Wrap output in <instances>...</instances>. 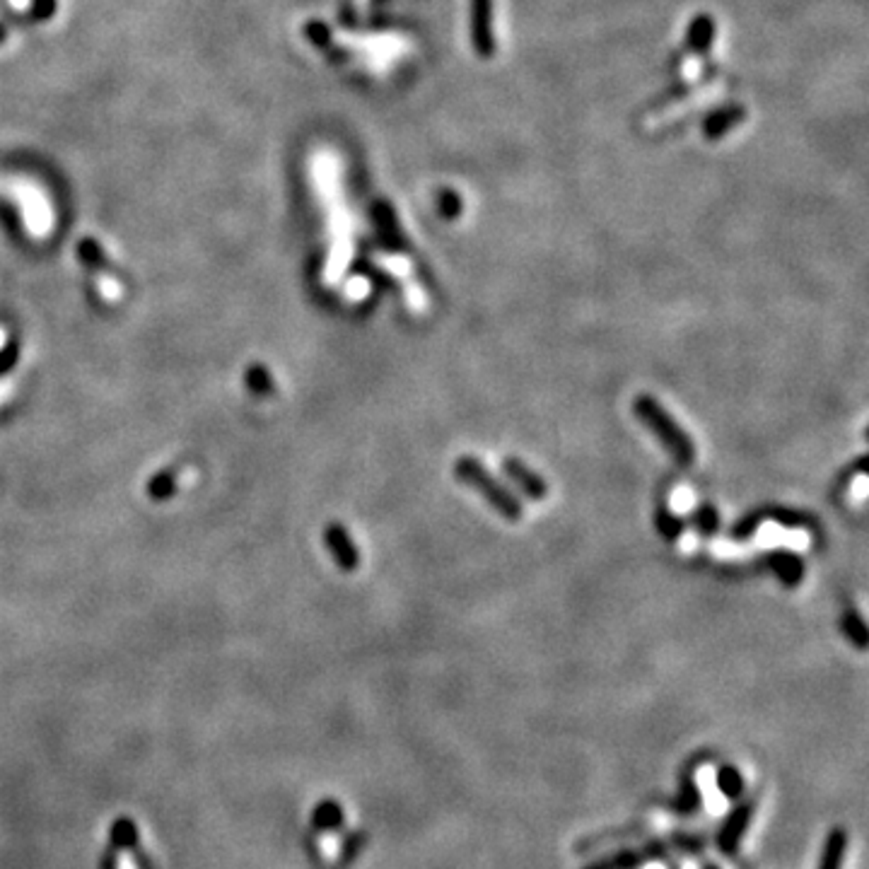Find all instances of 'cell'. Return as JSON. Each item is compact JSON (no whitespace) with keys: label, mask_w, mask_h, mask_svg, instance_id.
Listing matches in <instances>:
<instances>
[{"label":"cell","mask_w":869,"mask_h":869,"mask_svg":"<svg viewBox=\"0 0 869 869\" xmlns=\"http://www.w3.org/2000/svg\"><path fill=\"white\" fill-rule=\"evenodd\" d=\"M633 413L647 430L652 432L654 438L660 439L661 447L667 449V454L674 462H678L681 466H691L696 462L698 452H696L691 435L671 418L669 411L661 406L654 396H650V394L635 396L633 399Z\"/></svg>","instance_id":"1"},{"label":"cell","mask_w":869,"mask_h":869,"mask_svg":"<svg viewBox=\"0 0 869 869\" xmlns=\"http://www.w3.org/2000/svg\"><path fill=\"white\" fill-rule=\"evenodd\" d=\"M454 476L459 478L464 485H469L471 491H476L488 502V508L495 510L501 517H505L510 522L522 519L524 505L519 502V498L510 491L508 485L492 476L476 457H459L457 464H454Z\"/></svg>","instance_id":"2"},{"label":"cell","mask_w":869,"mask_h":869,"mask_svg":"<svg viewBox=\"0 0 869 869\" xmlns=\"http://www.w3.org/2000/svg\"><path fill=\"white\" fill-rule=\"evenodd\" d=\"M471 47L481 58L495 54L492 0H471Z\"/></svg>","instance_id":"3"},{"label":"cell","mask_w":869,"mask_h":869,"mask_svg":"<svg viewBox=\"0 0 869 869\" xmlns=\"http://www.w3.org/2000/svg\"><path fill=\"white\" fill-rule=\"evenodd\" d=\"M502 471H505V476H508L510 481L522 491V495H527L529 501H544V498L548 495L546 478L539 476L534 469H529L522 459L508 457V459L502 462Z\"/></svg>","instance_id":"4"},{"label":"cell","mask_w":869,"mask_h":869,"mask_svg":"<svg viewBox=\"0 0 869 869\" xmlns=\"http://www.w3.org/2000/svg\"><path fill=\"white\" fill-rule=\"evenodd\" d=\"M747 107L741 104H732V107L717 109L715 114H710L705 121H703V133L708 140H720L724 138L727 133L734 131L739 123L747 121Z\"/></svg>","instance_id":"5"},{"label":"cell","mask_w":869,"mask_h":869,"mask_svg":"<svg viewBox=\"0 0 869 869\" xmlns=\"http://www.w3.org/2000/svg\"><path fill=\"white\" fill-rule=\"evenodd\" d=\"M715 20L705 13H700L691 20L688 24V31H686V49L696 56H705L715 41Z\"/></svg>","instance_id":"6"},{"label":"cell","mask_w":869,"mask_h":869,"mask_svg":"<svg viewBox=\"0 0 869 869\" xmlns=\"http://www.w3.org/2000/svg\"><path fill=\"white\" fill-rule=\"evenodd\" d=\"M109 847H114V850H129V853L138 855L140 833L133 819L119 816V819L111 821V829H109Z\"/></svg>","instance_id":"7"},{"label":"cell","mask_w":869,"mask_h":869,"mask_svg":"<svg viewBox=\"0 0 869 869\" xmlns=\"http://www.w3.org/2000/svg\"><path fill=\"white\" fill-rule=\"evenodd\" d=\"M770 570L780 577L785 587H797L804 577V563L800 555L790 551H776L770 555Z\"/></svg>","instance_id":"8"},{"label":"cell","mask_w":869,"mask_h":869,"mask_svg":"<svg viewBox=\"0 0 869 869\" xmlns=\"http://www.w3.org/2000/svg\"><path fill=\"white\" fill-rule=\"evenodd\" d=\"M696 783H698L700 793H703V800H705V807H708L710 814H724L727 809V800H724L720 790H717V776L715 768L710 766H700L698 773H696Z\"/></svg>","instance_id":"9"},{"label":"cell","mask_w":869,"mask_h":869,"mask_svg":"<svg viewBox=\"0 0 869 869\" xmlns=\"http://www.w3.org/2000/svg\"><path fill=\"white\" fill-rule=\"evenodd\" d=\"M329 544L331 548H333L336 558H339L341 568H346V570L358 568V551H355L350 536H348L346 531L341 529V527H333V529L329 531Z\"/></svg>","instance_id":"10"},{"label":"cell","mask_w":869,"mask_h":869,"mask_svg":"<svg viewBox=\"0 0 869 869\" xmlns=\"http://www.w3.org/2000/svg\"><path fill=\"white\" fill-rule=\"evenodd\" d=\"M312 823L319 833H331L339 829L343 823V811L336 802H322L319 807L315 809V816H312Z\"/></svg>","instance_id":"11"},{"label":"cell","mask_w":869,"mask_h":869,"mask_svg":"<svg viewBox=\"0 0 869 869\" xmlns=\"http://www.w3.org/2000/svg\"><path fill=\"white\" fill-rule=\"evenodd\" d=\"M843 633H846L847 640H853L855 645L865 650L867 647V625H865V618L857 608H850L843 616Z\"/></svg>","instance_id":"12"},{"label":"cell","mask_w":869,"mask_h":869,"mask_svg":"<svg viewBox=\"0 0 869 869\" xmlns=\"http://www.w3.org/2000/svg\"><path fill=\"white\" fill-rule=\"evenodd\" d=\"M693 527L700 536H715L720 529V512L713 505L703 502L696 512H693Z\"/></svg>","instance_id":"13"},{"label":"cell","mask_w":869,"mask_h":869,"mask_svg":"<svg viewBox=\"0 0 869 869\" xmlns=\"http://www.w3.org/2000/svg\"><path fill=\"white\" fill-rule=\"evenodd\" d=\"M462 208H464V200H462V196L457 191H452V189H445V191H439V196H438V213L445 220H457V217L462 216Z\"/></svg>","instance_id":"14"},{"label":"cell","mask_w":869,"mask_h":869,"mask_svg":"<svg viewBox=\"0 0 869 869\" xmlns=\"http://www.w3.org/2000/svg\"><path fill=\"white\" fill-rule=\"evenodd\" d=\"M773 517L777 519V524H783V527H790V529H802V527L811 529V524H814V522H809L807 515H800V512H790V510H776V512H773Z\"/></svg>","instance_id":"15"},{"label":"cell","mask_w":869,"mask_h":869,"mask_svg":"<svg viewBox=\"0 0 869 869\" xmlns=\"http://www.w3.org/2000/svg\"><path fill=\"white\" fill-rule=\"evenodd\" d=\"M657 527H660L661 534H664V536H669V539H677L678 534L684 531V522H681L678 517L669 515V512H661V515L657 517Z\"/></svg>","instance_id":"16"},{"label":"cell","mask_w":869,"mask_h":869,"mask_svg":"<svg viewBox=\"0 0 869 869\" xmlns=\"http://www.w3.org/2000/svg\"><path fill=\"white\" fill-rule=\"evenodd\" d=\"M102 869H119V850L109 847L107 853L102 855Z\"/></svg>","instance_id":"17"},{"label":"cell","mask_w":869,"mask_h":869,"mask_svg":"<svg viewBox=\"0 0 869 869\" xmlns=\"http://www.w3.org/2000/svg\"><path fill=\"white\" fill-rule=\"evenodd\" d=\"M645 869H664V865H657V862H650Z\"/></svg>","instance_id":"18"},{"label":"cell","mask_w":869,"mask_h":869,"mask_svg":"<svg viewBox=\"0 0 869 869\" xmlns=\"http://www.w3.org/2000/svg\"><path fill=\"white\" fill-rule=\"evenodd\" d=\"M684 869H698V867H696L691 860H684Z\"/></svg>","instance_id":"19"}]
</instances>
